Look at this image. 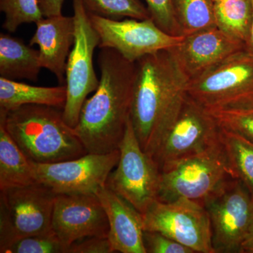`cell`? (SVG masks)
<instances>
[{"instance_id": "6da1fadb", "label": "cell", "mask_w": 253, "mask_h": 253, "mask_svg": "<svg viewBox=\"0 0 253 253\" xmlns=\"http://www.w3.org/2000/svg\"><path fill=\"white\" fill-rule=\"evenodd\" d=\"M188 83L169 50L136 62L130 120L141 148L151 157L181 109Z\"/></svg>"}, {"instance_id": "7a4b0ae2", "label": "cell", "mask_w": 253, "mask_h": 253, "mask_svg": "<svg viewBox=\"0 0 253 253\" xmlns=\"http://www.w3.org/2000/svg\"><path fill=\"white\" fill-rule=\"evenodd\" d=\"M101 78L97 89L82 108L74 131L89 154L118 149L130 116L136 62L116 50L101 48L98 56Z\"/></svg>"}, {"instance_id": "3957f363", "label": "cell", "mask_w": 253, "mask_h": 253, "mask_svg": "<svg viewBox=\"0 0 253 253\" xmlns=\"http://www.w3.org/2000/svg\"><path fill=\"white\" fill-rule=\"evenodd\" d=\"M0 123L33 162H61L88 154L74 128L64 121L63 111L57 108L24 105L0 111Z\"/></svg>"}, {"instance_id": "277c9868", "label": "cell", "mask_w": 253, "mask_h": 253, "mask_svg": "<svg viewBox=\"0 0 253 253\" xmlns=\"http://www.w3.org/2000/svg\"><path fill=\"white\" fill-rule=\"evenodd\" d=\"M186 94L209 112L253 109V51H238L189 81Z\"/></svg>"}, {"instance_id": "5b68a950", "label": "cell", "mask_w": 253, "mask_h": 253, "mask_svg": "<svg viewBox=\"0 0 253 253\" xmlns=\"http://www.w3.org/2000/svg\"><path fill=\"white\" fill-rule=\"evenodd\" d=\"M236 178L221 141L211 149L174 161L161 169L157 199H184L203 204L228 179Z\"/></svg>"}, {"instance_id": "8992f818", "label": "cell", "mask_w": 253, "mask_h": 253, "mask_svg": "<svg viewBox=\"0 0 253 253\" xmlns=\"http://www.w3.org/2000/svg\"><path fill=\"white\" fill-rule=\"evenodd\" d=\"M56 195L38 181L0 189V253L18 240L52 231Z\"/></svg>"}, {"instance_id": "52a82bcc", "label": "cell", "mask_w": 253, "mask_h": 253, "mask_svg": "<svg viewBox=\"0 0 253 253\" xmlns=\"http://www.w3.org/2000/svg\"><path fill=\"white\" fill-rule=\"evenodd\" d=\"M211 219L215 253H241L253 232V197L236 178L228 179L203 202Z\"/></svg>"}, {"instance_id": "ba28073f", "label": "cell", "mask_w": 253, "mask_h": 253, "mask_svg": "<svg viewBox=\"0 0 253 253\" xmlns=\"http://www.w3.org/2000/svg\"><path fill=\"white\" fill-rule=\"evenodd\" d=\"M73 17L76 34L66 64V101L63 116L68 126L74 128L88 95L96 91L99 86L93 56L100 41L81 0H73Z\"/></svg>"}, {"instance_id": "9c48e42d", "label": "cell", "mask_w": 253, "mask_h": 253, "mask_svg": "<svg viewBox=\"0 0 253 253\" xmlns=\"http://www.w3.org/2000/svg\"><path fill=\"white\" fill-rule=\"evenodd\" d=\"M118 149L119 161L106 186L143 214L157 199L161 170L154 158L141 148L130 116Z\"/></svg>"}, {"instance_id": "30bf717a", "label": "cell", "mask_w": 253, "mask_h": 253, "mask_svg": "<svg viewBox=\"0 0 253 253\" xmlns=\"http://www.w3.org/2000/svg\"><path fill=\"white\" fill-rule=\"evenodd\" d=\"M142 214L144 231L161 233L195 253H215L211 219L201 203L184 199L172 202L156 199Z\"/></svg>"}, {"instance_id": "8fae6325", "label": "cell", "mask_w": 253, "mask_h": 253, "mask_svg": "<svg viewBox=\"0 0 253 253\" xmlns=\"http://www.w3.org/2000/svg\"><path fill=\"white\" fill-rule=\"evenodd\" d=\"M219 143L220 126L215 118L186 94L152 158L161 170L169 163L204 152Z\"/></svg>"}, {"instance_id": "7c38bea8", "label": "cell", "mask_w": 253, "mask_h": 253, "mask_svg": "<svg viewBox=\"0 0 253 253\" xmlns=\"http://www.w3.org/2000/svg\"><path fill=\"white\" fill-rule=\"evenodd\" d=\"M89 15L99 36L100 49L116 50L130 62L135 63L147 55L171 49L184 38V36H172L163 31L151 18L120 20L89 13Z\"/></svg>"}, {"instance_id": "4fadbf2b", "label": "cell", "mask_w": 253, "mask_h": 253, "mask_svg": "<svg viewBox=\"0 0 253 253\" xmlns=\"http://www.w3.org/2000/svg\"><path fill=\"white\" fill-rule=\"evenodd\" d=\"M119 149L52 163L31 161L35 178L56 194H96L117 166Z\"/></svg>"}, {"instance_id": "5bb4252c", "label": "cell", "mask_w": 253, "mask_h": 253, "mask_svg": "<svg viewBox=\"0 0 253 253\" xmlns=\"http://www.w3.org/2000/svg\"><path fill=\"white\" fill-rule=\"evenodd\" d=\"M51 229L61 242L69 247L84 238L108 237L109 224L96 194H57Z\"/></svg>"}, {"instance_id": "9a60e30c", "label": "cell", "mask_w": 253, "mask_h": 253, "mask_svg": "<svg viewBox=\"0 0 253 253\" xmlns=\"http://www.w3.org/2000/svg\"><path fill=\"white\" fill-rule=\"evenodd\" d=\"M247 48L243 42L213 26L184 36L181 42L168 50L190 81Z\"/></svg>"}, {"instance_id": "2e32d148", "label": "cell", "mask_w": 253, "mask_h": 253, "mask_svg": "<svg viewBox=\"0 0 253 253\" xmlns=\"http://www.w3.org/2000/svg\"><path fill=\"white\" fill-rule=\"evenodd\" d=\"M109 224V238L114 253H146L142 213L106 185L96 193Z\"/></svg>"}, {"instance_id": "e0dca14e", "label": "cell", "mask_w": 253, "mask_h": 253, "mask_svg": "<svg viewBox=\"0 0 253 253\" xmlns=\"http://www.w3.org/2000/svg\"><path fill=\"white\" fill-rule=\"evenodd\" d=\"M36 31L30 45L39 46L42 67L54 73L60 84L66 83L68 56L75 42L74 17L62 14L43 17L36 23Z\"/></svg>"}, {"instance_id": "ac0fdd59", "label": "cell", "mask_w": 253, "mask_h": 253, "mask_svg": "<svg viewBox=\"0 0 253 253\" xmlns=\"http://www.w3.org/2000/svg\"><path fill=\"white\" fill-rule=\"evenodd\" d=\"M66 101V85L33 86L0 77V111H9L24 105L63 109Z\"/></svg>"}, {"instance_id": "d6986e66", "label": "cell", "mask_w": 253, "mask_h": 253, "mask_svg": "<svg viewBox=\"0 0 253 253\" xmlns=\"http://www.w3.org/2000/svg\"><path fill=\"white\" fill-rule=\"evenodd\" d=\"M42 68L39 50L9 34H0V77L36 82Z\"/></svg>"}, {"instance_id": "ffe728a7", "label": "cell", "mask_w": 253, "mask_h": 253, "mask_svg": "<svg viewBox=\"0 0 253 253\" xmlns=\"http://www.w3.org/2000/svg\"><path fill=\"white\" fill-rule=\"evenodd\" d=\"M36 182L31 161L0 123V189Z\"/></svg>"}, {"instance_id": "44dd1931", "label": "cell", "mask_w": 253, "mask_h": 253, "mask_svg": "<svg viewBox=\"0 0 253 253\" xmlns=\"http://www.w3.org/2000/svg\"><path fill=\"white\" fill-rule=\"evenodd\" d=\"M216 26L249 46L252 21L251 0H221L214 2Z\"/></svg>"}, {"instance_id": "7402d4cb", "label": "cell", "mask_w": 253, "mask_h": 253, "mask_svg": "<svg viewBox=\"0 0 253 253\" xmlns=\"http://www.w3.org/2000/svg\"><path fill=\"white\" fill-rule=\"evenodd\" d=\"M220 141L234 176L242 181L253 197V144L221 127Z\"/></svg>"}, {"instance_id": "603a6c76", "label": "cell", "mask_w": 253, "mask_h": 253, "mask_svg": "<svg viewBox=\"0 0 253 253\" xmlns=\"http://www.w3.org/2000/svg\"><path fill=\"white\" fill-rule=\"evenodd\" d=\"M172 4L183 36L217 26L212 0H172Z\"/></svg>"}, {"instance_id": "cb8c5ba5", "label": "cell", "mask_w": 253, "mask_h": 253, "mask_svg": "<svg viewBox=\"0 0 253 253\" xmlns=\"http://www.w3.org/2000/svg\"><path fill=\"white\" fill-rule=\"evenodd\" d=\"M89 14L101 17L144 20L151 18L149 10L141 0H81Z\"/></svg>"}, {"instance_id": "d4e9b609", "label": "cell", "mask_w": 253, "mask_h": 253, "mask_svg": "<svg viewBox=\"0 0 253 253\" xmlns=\"http://www.w3.org/2000/svg\"><path fill=\"white\" fill-rule=\"evenodd\" d=\"M0 10L5 14L2 27L9 33H14L24 23H36L44 17L39 0H0Z\"/></svg>"}, {"instance_id": "484cf974", "label": "cell", "mask_w": 253, "mask_h": 253, "mask_svg": "<svg viewBox=\"0 0 253 253\" xmlns=\"http://www.w3.org/2000/svg\"><path fill=\"white\" fill-rule=\"evenodd\" d=\"M68 246L53 231L28 236L15 241L1 253H68Z\"/></svg>"}, {"instance_id": "4316f807", "label": "cell", "mask_w": 253, "mask_h": 253, "mask_svg": "<svg viewBox=\"0 0 253 253\" xmlns=\"http://www.w3.org/2000/svg\"><path fill=\"white\" fill-rule=\"evenodd\" d=\"M220 127L253 144V109L210 112Z\"/></svg>"}, {"instance_id": "83f0119b", "label": "cell", "mask_w": 253, "mask_h": 253, "mask_svg": "<svg viewBox=\"0 0 253 253\" xmlns=\"http://www.w3.org/2000/svg\"><path fill=\"white\" fill-rule=\"evenodd\" d=\"M144 1L151 19L158 27L172 36H183L174 15L172 0Z\"/></svg>"}, {"instance_id": "f1b7e54d", "label": "cell", "mask_w": 253, "mask_h": 253, "mask_svg": "<svg viewBox=\"0 0 253 253\" xmlns=\"http://www.w3.org/2000/svg\"><path fill=\"white\" fill-rule=\"evenodd\" d=\"M143 241L146 253H195L189 248L156 231H144Z\"/></svg>"}, {"instance_id": "f546056e", "label": "cell", "mask_w": 253, "mask_h": 253, "mask_svg": "<svg viewBox=\"0 0 253 253\" xmlns=\"http://www.w3.org/2000/svg\"><path fill=\"white\" fill-rule=\"evenodd\" d=\"M109 238L91 236L70 245L68 253H113Z\"/></svg>"}, {"instance_id": "4dcf8cb0", "label": "cell", "mask_w": 253, "mask_h": 253, "mask_svg": "<svg viewBox=\"0 0 253 253\" xmlns=\"http://www.w3.org/2000/svg\"><path fill=\"white\" fill-rule=\"evenodd\" d=\"M65 0H39L42 14L44 17H52L62 14Z\"/></svg>"}, {"instance_id": "1f68e13d", "label": "cell", "mask_w": 253, "mask_h": 253, "mask_svg": "<svg viewBox=\"0 0 253 253\" xmlns=\"http://www.w3.org/2000/svg\"><path fill=\"white\" fill-rule=\"evenodd\" d=\"M241 253H253V232L243 244Z\"/></svg>"}, {"instance_id": "d6a6232c", "label": "cell", "mask_w": 253, "mask_h": 253, "mask_svg": "<svg viewBox=\"0 0 253 253\" xmlns=\"http://www.w3.org/2000/svg\"><path fill=\"white\" fill-rule=\"evenodd\" d=\"M252 3V21H251V32H250V43L249 46L251 49L253 51V0H251Z\"/></svg>"}, {"instance_id": "836d02e7", "label": "cell", "mask_w": 253, "mask_h": 253, "mask_svg": "<svg viewBox=\"0 0 253 253\" xmlns=\"http://www.w3.org/2000/svg\"><path fill=\"white\" fill-rule=\"evenodd\" d=\"M213 2H216V1H221V0H212Z\"/></svg>"}]
</instances>
